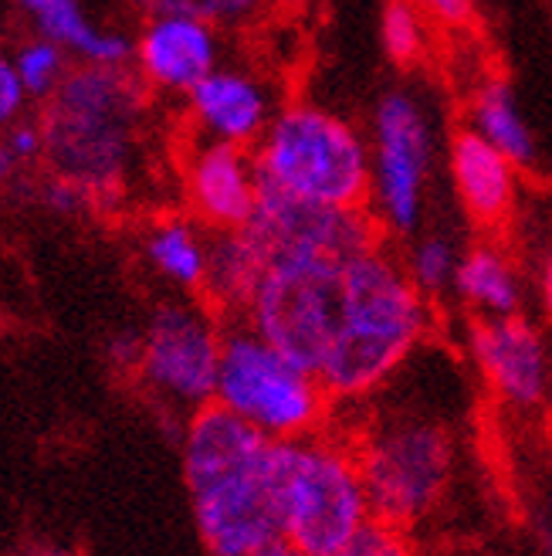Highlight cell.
<instances>
[{"instance_id":"obj_28","label":"cell","mask_w":552,"mask_h":556,"mask_svg":"<svg viewBox=\"0 0 552 556\" xmlns=\"http://www.w3.org/2000/svg\"><path fill=\"white\" fill-rule=\"evenodd\" d=\"M140 353H143V329H116L105 343V359L108 367L123 377H136L140 370Z\"/></svg>"},{"instance_id":"obj_30","label":"cell","mask_w":552,"mask_h":556,"mask_svg":"<svg viewBox=\"0 0 552 556\" xmlns=\"http://www.w3.org/2000/svg\"><path fill=\"white\" fill-rule=\"evenodd\" d=\"M24 170H31V166H27L24 160H21V153L11 147V139L0 132V190L4 187H11Z\"/></svg>"},{"instance_id":"obj_16","label":"cell","mask_w":552,"mask_h":556,"mask_svg":"<svg viewBox=\"0 0 552 556\" xmlns=\"http://www.w3.org/2000/svg\"><path fill=\"white\" fill-rule=\"evenodd\" d=\"M448 170L454 184V198L472 225L482 231H502L518 201V166L482 139L472 126L451 136Z\"/></svg>"},{"instance_id":"obj_4","label":"cell","mask_w":552,"mask_h":556,"mask_svg":"<svg viewBox=\"0 0 552 556\" xmlns=\"http://www.w3.org/2000/svg\"><path fill=\"white\" fill-rule=\"evenodd\" d=\"M258 180L329 207L370 204V139L319 102H285L255 143Z\"/></svg>"},{"instance_id":"obj_8","label":"cell","mask_w":552,"mask_h":556,"mask_svg":"<svg viewBox=\"0 0 552 556\" xmlns=\"http://www.w3.org/2000/svg\"><path fill=\"white\" fill-rule=\"evenodd\" d=\"M343 265L309 252L271 255L241 323L319 377L339 329Z\"/></svg>"},{"instance_id":"obj_19","label":"cell","mask_w":552,"mask_h":556,"mask_svg":"<svg viewBox=\"0 0 552 556\" xmlns=\"http://www.w3.org/2000/svg\"><path fill=\"white\" fill-rule=\"evenodd\" d=\"M451 292L475 316H515L522 309V275L495 241H478L461 252Z\"/></svg>"},{"instance_id":"obj_29","label":"cell","mask_w":552,"mask_h":556,"mask_svg":"<svg viewBox=\"0 0 552 556\" xmlns=\"http://www.w3.org/2000/svg\"><path fill=\"white\" fill-rule=\"evenodd\" d=\"M410 4L440 27H464L475 17V0H410Z\"/></svg>"},{"instance_id":"obj_23","label":"cell","mask_w":552,"mask_h":556,"mask_svg":"<svg viewBox=\"0 0 552 556\" xmlns=\"http://www.w3.org/2000/svg\"><path fill=\"white\" fill-rule=\"evenodd\" d=\"M11 59H14V68L24 81L27 96H31L35 102H44L72 72V54L59 41H51L44 35L27 38Z\"/></svg>"},{"instance_id":"obj_14","label":"cell","mask_w":552,"mask_h":556,"mask_svg":"<svg viewBox=\"0 0 552 556\" xmlns=\"http://www.w3.org/2000/svg\"><path fill=\"white\" fill-rule=\"evenodd\" d=\"M475 367L491 394L529 410L549 394V350L526 316H478L467 332Z\"/></svg>"},{"instance_id":"obj_26","label":"cell","mask_w":552,"mask_h":556,"mask_svg":"<svg viewBox=\"0 0 552 556\" xmlns=\"http://www.w3.org/2000/svg\"><path fill=\"white\" fill-rule=\"evenodd\" d=\"M31 193L44 211L59 214V217H78V214L92 211V201L86 198V190H81L78 184H72L68 177H59L51 170H44L31 184Z\"/></svg>"},{"instance_id":"obj_7","label":"cell","mask_w":552,"mask_h":556,"mask_svg":"<svg viewBox=\"0 0 552 556\" xmlns=\"http://www.w3.org/2000/svg\"><path fill=\"white\" fill-rule=\"evenodd\" d=\"M214 404L271 441H295L325 431L333 410V397L312 370L295 364L241 319L224 329Z\"/></svg>"},{"instance_id":"obj_3","label":"cell","mask_w":552,"mask_h":556,"mask_svg":"<svg viewBox=\"0 0 552 556\" xmlns=\"http://www.w3.org/2000/svg\"><path fill=\"white\" fill-rule=\"evenodd\" d=\"M431 329V299L410 282L383 244L343 265L339 329L319 380L333 404H363L380 394L418 353Z\"/></svg>"},{"instance_id":"obj_34","label":"cell","mask_w":552,"mask_h":556,"mask_svg":"<svg viewBox=\"0 0 552 556\" xmlns=\"http://www.w3.org/2000/svg\"><path fill=\"white\" fill-rule=\"evenodd\" d=\"M542 549H545V556H552V498L542 513Z\"/></svg>"},{"instance_id":"obj_35","label":"cell","mask_w":552,"mask_h":556,"mask_svg":"<svg viewBox=\"0 0 552 556\" xmlns=\"http://www.w3.org/2000/svg\"><path fill=\"white\" fill-rule=\"evenodd\" d=\"M274 8H282V11H309V8H316L319 0H271Z\"/></svg>"},{"instance_id":"obj_11","label":"cell","mask_w":552,"mask_h":556,"mask_svg":"<svg viewBox=\"0 0 552 556\" xmlns=\"http://www.w3.org/2000/svg\"><path fill=\"white\" fill-rule=\"evenodd\" d=\"M244 228L255 235L268 258L285 252H309L349 262L380 244V225L370 207L312 204L268 184H261L258 207Z\"/></svg>"},{"instance_id":"obj_33","label":"cell","mask_w":552,"mask_h":556,"mask_svg":"<svg viewBox=\"0 0 552 556\" xmlns=\"http://www.w3.org/2000/svg\"><path fill=\"white\" fill-rule=\"evenodd\" d=\"M247 556H301L288 540H271V543H265V546H258V549H252Z\"/></svg>"},{"instance_id":"obj_22","label":"cell","mask_w":552,"mask_h":556,"mask_svg":"<svg viewBox=\"0 0 552 556\" xmlns=\"http://www.w3.org/2000/svg\"><path fill=\"white\" fill-rule=\"evenodd\" d=\"M383 54L400 68L424 62L427 51V17L410 0H386L380 14Z\"/></svg>"},{"instance_id":"obj_21","label":"cell","mask_w":552,"mask_h":556,"mask_svg":"<svg viewBox=\"0 0 552 556\" xmlns=\"http://www.w3.org/2000/svg\"><path fill=\"white\" fill-rule=\"evenodd\" d=\"M458 258H461L458 244L448 235L431 231V235L413 238L410 252L403 258V268L410 275V282L418 286L427 299H434L440 292H451Z\"/></svg>"},{"instance_id":"obj_20","label":"cell","mask_w":552,"mask_h":556,"mask_svg":"<svg viewBox=\"0 0 552 556\" xmlns=\"http://www.w3.org/2000/svg\"><path fill=\"white\" fill-rule=\"evenodd\" d=\"M467 126H472L482 139H488L495 150H502L518 170L536 163L532 126L526 123V116H522V105L505 78L488 75L478 81L472 92V102H467Z\"/></svg>"},{"instance_id":"obj_32","label":"cell","mask_w":552,"mask_h":556,"mask_svg":"<svg viewBox=\"0 0 552 556\" xmlns=\"http://www.w3.org/2000/svg\"><path fill=\"white\" fill-rule=\"evenodd\" d=\"M21 556H78V553L62 543H31Z\"/></svg>"},{"instance_id":"obj_2","label":"cell","mask_w":552,"mask_h":556,"mask_svg":"<svg viewBox=\"0 0 552 556\" xmlns=\"http://www.w3.org/2000/svg\"><path fill=\"white\" fill-rule=\"evenodd\" d=\"M150 89L132 65H72L41 102L44 170L86 190L92 211L116 207L140 166Z\"/></svg>"},{"instance_id":"obj_15","label":"cell","mask_w":552,"mask_h":556,"mask_svg":"<svg viewBox=\"0 0 552 556\" xmlns=\"http://www.w3.org/2000/svg\"><path fill=\"white\" fill-rule=\"evenodd\" d=\"M183 105L193 136L220 139V143H234L247 150H255L268 123L279 113L274 92L258 72L224 62L187 92Z\"/></svg>"},{"instance_id":"obj_31","label":"cell","mask_w":552,"mask_h":556,"mask_svg":"<svg viewBox=\"0 0 552 556\" xmlns=\"http://www.w3.org/2000/svg\"><path fill=\"white\" fill-rule=\"evenodd\" d=\"M539 299H542V309L552 316V244H549L542 268H539Z\"/></svg>"},{"instance_id":"obj_17","label":"cell","mask_w":552,"mask_h":556,"mask_svg":"<svg viewBox=\"0 0 552 556\" xmlns=\"http://www.w3.org/2000/svg\"><path fill=\"white\" fill-rule=\"evenodd\" d=\"M140 255L163 286L201 295L210 258V235L193 214H163L140 238Z\"/></svg>"},{"instance_id":"obj_12","label":"cell","mask_w":552,"mask_h":556,"mask_svg":"<svg viewBox=\"0 0 552 556\" xmlns=\"http://www.w3.org/2000/svg\"><path fill=\"white\" fill-rule=\"evenodd\" d=\"M220 31L224 27H217L197 14H146L140 35L132 38V68L146 81L150 92L187 99V92L224 59V38H220Z\"/></svg>"},{"instance_id":"obj_10","label":"cell","mask_w":552,"mask_h":556,"mask_svg":"<svg viewBox=\"0 0 552 556\" xmlns=\"http://www.w3.org/2000/svg\"><path fill=\"white\" fill-rule=\"evenodd\" d=\"M437 166V132L427 105L407 92L380 96L370 119V214L380 231L413 238L421 231Z\"/></svg>"},{"instance_id":"obj_13","label":"cell","mask_w":552,"mask_h":556,"mask_svg":"<svg viewBox=\"0 0 552 556\" xmlns=\"http://www.w3.org/2000/svg\"><path fill=\"white\" fill-rule=\"evenodd\" d=\"M180 177L187 207L207 231L244 228L258 207L261 180L247 147L197 136L183 153Z\"/></svg>"},{"instance_id":"obj_27","label":"cell","mask_w":552,"mask_h":556,"mask_svg":"<svg viewBox=\"0 0 552 556\" xmlns=\"http://www.w3.org/2000/svg\"><path fill=\"white\" fill-rule=\"evenodd\" d=\"M27 102H31V96H27L24 81L14 68V59L0 51V132L24 119Z\"/></svg>"},{"instance_id":"obj_18","label":"cell","mask_w":552,"mask_h":556,"mask_svg":"<svg viewBox=\"0 0 552 556\" xmlns=\"http://www.w3.org/2000/svg\"><path fill=\"white\" fill-rule=\"evenodd\" d=\"M265 268H268L265 248L247 228L210 231V258H207V278L201 299L217 316H228L234 323L244 316Z\"/></svg>"},{"instance_id":"obj_24","label":"cell","mask_w":552,"mask_h":556,"mask_svg":"<svg viewBox=\"0 0 552 556\" xmlns=\"http://www.w3.org/2000/svg\"><path fill=\"white\" fill-rule=\"evenodd\" d=\"M129 4L143 14H167V11L197 14L217 27H224V31H231V27L255 24L271 0H129Z\"/></svg>"},{"instance_id":"obj_1","label":"cell","mask_w":552,"mask_h":556,"mask_svg":"<svg viewBox=\"0 0 552 556\" xmlns=\"http://www.w3.org/2000/svg\"><path fill=\"white\" fill-rule=\"evenodd\" d=\"M177 441L193 526L207 556H247L282 540L279 441L220 404L193 410Z\"/></svg>"},{"instance_id":"obj_25","label":"cell","mask_w":552,"mask_h":556,"mask_svg":"<svg viewBox=\"0 0 552 556\" xmlns=\"http://www.w3.org/2000/svg\"><path fill=\"white\" fill-rule=\"evenodd\" d=\"M325 556H418V549H413L410 530H400V526L383 519H370L349 543Z\"/></svg>"},{"instance_id":"obj_5","label":"cell","mask_w":552,"mask_h":556,"mask_svg":"<svg viewBox=\"0 0 552 556\" xmlns=\"http://www.w3.org/2000/svg\"><path fill=\"white\" fill-rule=\"evenodd\" d=\"M282 540L301 556H325L373 519L352 438L316 431L279 441Z\"/></svg>"},{"instance_id":"obj_9","label":"cell","mask_w":552,"mask_h":556,"mask_svg":"<svg viewBox=\"0 0 552 556\" xmlns=\"http://www.w3.org/2000/svg\"><path fill=\"white\" fill-rule=\"evenodd\" d=\"M136 383L170 425L183 431L187 417L214 404L224 323L204 299L180 295L159 302L146 316Z\"/></svg>"},{"instance_id":"obj_6","label":"cell","mask_w":552,"mask_h":556,"mask_svg":"<svg viewBox=\"0 0 552 556\" xmlns=\"http://www.w3.org/2000/svg\"><path fill=\"white\" fill-rule=\"evenodd\" d=\"M373 519L413 530L440 503L454 479L458 444L440 417L421 410L383 414L352 438Z\"/></svg>"}]
</instances>
